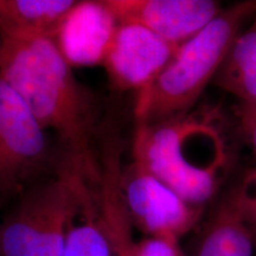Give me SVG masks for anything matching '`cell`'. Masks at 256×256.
<instances>
[{
    "label": "cell",
    "instance_id": "10",
    "mask_svg": "<svg viewBox=\"0 0 256 256\" xmlns=\"http://www.w3.org/2000/svg\"><path fill=\"white\" fill-rule=\"evenodd\" d=\"M74 0H0V37L44 36L57 40Z\"/></svg>",
    "mask_w": 256,
    "mask_h": 256
},
{
    "label": "cell",
    "instance_id": "2",
    "mask_svg": "<svg viewBox=\"0 0 256 256\" xmlns=\"http://www.w3.org/2000/svg\"><path fill=\"white\" fill-rule=\"evenodd\" d=\"M255 16L254 0L234 4L180 44L159 75L136 92V122H158L190 113L214 82L243 25Z\"/></svg>",
    "mask_w": 256,
    "mask_h": 256
},
{
    "label": "cell",
    "instance_id": "4",
    "mask_svg": "<svg viewBox=\"0 0 256 256\" xmlns=\"http://www.w3.org/2000/svg\"><path fill=\"white\" fill-rule=\"evenodd\" d=\"M200 120L188 113L138 124L132 156L182 200L203 208L215 196L226 166H206L190 156L188 142Z\"/></svg>",
    "mask_w": 256,
    "mask_h": 256
},
{
    "label": "cell",
    "instance_id": "13",
    "mask_svg": "<svg viewBox=\"0 0 256 256\" xmlns=\"http://www.w3.org/2000/svg\"><path fill=\"white\" fill-rule=\"evenodd\" d=\"M63 256H110L102 230L95 196V179L83 176L80 184V202L70 226Z\"/></svg>",
    "mask_w": 256,
    "mask_h": 256
},
{
    "label": "cell",
    "instance_id": "11",
    "mask_svg": "<svg viewBox=\"0 0 256 256\" xmlns=\"http://www.w3.org/2000/svg\"><path fill=\"white\" fill-rule=\"evenodd\" d=\"M255 238L235 190L220 202L202 234L194 256H252Z\"/></svg>",
    "mask_w": 256,
    "mask_h": 256
},
{
    "label": "cell",
    "instance_id": "8",
    "mask_svg": "<svg viewBox=\"0 0 256 256\" xmlns=\"http://www.w3.org/2000/svg\"><path fill=\"white\" fill-rule=\"evenodd\" d=\"M118 24H136L180 46L216 18L214 0H102Z\"/></svg>",
    "mask_w": 256,
    "mask_h": 256
},
{
    "label": "cell",
    "instance_id": "18",
    "mask_svg": "<svg viewBox=\"0 0 256 256\" xmlns=\"http://www.w3.org/2000/svg\"><path fill=\"white\" fill-rule=\"evenodd\" d=\"M2 198H0V206H2Z\"/></svg>",
    "mask_w": 256,
    "mask_h": 256
},
{
    "label": "cell",
    "instance_id": "7",
    "mask_svg": "<svg viewBox=\"0 0 256 256\" xmlns=\"http://www.w3.org/2000/svg\"><path fill=\"white\" fill-rule=\"evenodd\" d=\"M178 46L140 25L118 24L102 66L115 89L138 92L168 66Z\"/></svg>",
    "mask_w": 256,
    "mask_h": 256
},
{
    "label": "cell",
    "instance_id": "17",
    "mask_svg": "<svg viewBox=\"0 0 256 256\" xmlns=\"http://www.w3.org/2000/svg\"><path fill=\"white\" fill-rule=\"evenodd\" d=\"M2 37H0V55H2Z\"/></svg>",
    "mask_w": 256,
    "mask_h": 256
},
{
    "label": "cell",
    "instance_id": "3",
    "mask_svg": "<svg viewBox=\"0 0 256 256\" xmlns=\"http://www.w3.org/2000/svg\"><path fill=\"white\" fill-rule=\"evenodd\" d=\"M88 174L66 156L56 177L28 188L0 220V256H63L81 179Z\"/></svg>",
    "mask_w": 256,
    "mask_h": 256
},
{
    "label": "cell",
    "instance_id": "1",
    "mask_svg": "<svg viewBox=\"0 0 256 256\" xmlns=\"http://www.w3.org/2000/svg\"><path fill=\"white\" fill-rule=\"evenodd\" d=\"M2 42L0 78L20 96L44 130H55L66 156L94 168L98 104L74 76L56 40L31 36Z\"/></svg>",
    "mask_w": 256,
    "mask_h": 256
},
{
    "label": "cell",
    "instance_id": "6",
    "mask_svg": "<svg viewBox=\"0 0 256 256\" xmlns=\"http://www.w3.org/2000/svg\"><path fill=\"white\" fill-rule=\"evenodd\" d=\"M121 180L133 226L147 238L179 246V240L200 218L202 208L182 200L136 159L124 168Z\"/></svg>",
    "mask_w": 256,
    "mask_h": 256
},
{
    "label": "cell",
    "instance_id": "5",
    "mask_svg": "<svg viewBox=\"0 0 256 256\" xmlns=\"http://www.w3.org/2000/svg\"><path fill=\"white\" fill-rule=\"evenodd\" d=\"M49 165L46 130L0 78V198L23 194Z\"/></svg>",
    "mask_w": 256,
    "mask_h": 256
},
{
    "label": "cell",
    "instance_id": "12",
    "mask_svg": "<svg viewBox=\"0 0 256 256\" xmlns=\"http://www.w3.org/2000/svg\"><path fill=\"white\" fill-rule=\"evenodd\" d=\"M214 82L241 102H256V16L232 43Z\"/></svg>",
    "mask_w": 256,
    "mask_h": 256
},
{
    "label": "cell",
    "instance_id": "16",
    "mask_svg": "<svg viewBox=\"0 0 256 256\" xmlns=\"http://www.w3.org/2000/svg\"><path fill=\"white\" fill-rule=\"evenodd\" d=\"M240 118H241L242 124H250L256 121V102H241L240 108Z\"/></svg>",
    "mask_w": 256,
    "mask_h": 256
},
{
    "label": "cell",
    "instance_id": "9",
    "mask_svg": "<svg viewBox=\"0 0 256 256\" xmlns=\"http://www.w3.org/2000/svg\"><path fill=\"white\" fill-rule=\"evenodd\" d=\"M116 26L104 2H78L66 16L56 43L70 66L102 64Z\"/></svg>",
    "mask_w": 256,
    "mask_h": 256
},
{
    "label": "cell",
    "instance_id": "14",
    "mask_svg": "<svg viewBox=\"0 0 256 256\" xmlns=\"http://www.w3.org/2000/svg\"><path fill=\"white\" fill-rule=\"evenodd\" d=\"M235 194L243 217L254 234V238H256V168L252 170L243 183L235 188Z\"/></svg>",
    "mask_w": 256,
    "mask_h": 256
},
{
    "label": "cell",
    "instance_id": "19",
    "mask_svg": "<svg viewBox=\"0 0 256 256\" xmlns=\"http://www.w3.org/2000/svg\"><path fill=\"white\" fill-rule=\"evenodd\" d=\"M255 244H256V238H255Z\"/></svg>",
    "mask_w": 256,
    "mask_h": 256
},
{
    "label": "cell",
    "instance_id": "15",
    "mask_svg": "<svg viewBox=\"0 0 256 256\" xmlns=\"http://www.w3.org/2000/svg\"><path fill=\"white\" fill-rule=\"evenodd\" d=\"M136 256H183L179 246L162 241V240L147 238L138 242Z\"/></svg>",
    "mask_w": 256,
    "mask_h": 256
}]
</instances>
